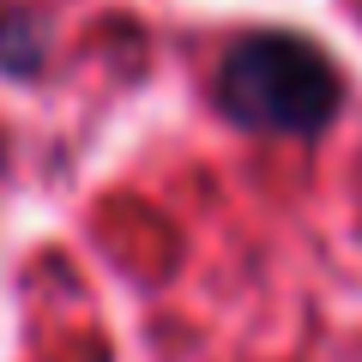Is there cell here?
<instances>
[{
	"label": "cell",
	"mask_w": 362,
	"mask_h": 362,
	"mask_svg": "<svg viewBox=\"0 0 362 362\" xmlns=\"http://www.w3.org/2000/svg\"><path fill=\"white\" fill-rule=\"evenodd\" d=\"M42 54H49V30L30 13H0V73L6 78H30L42 73Z\"/></svg>",
	"instance_id": "obj_2"
},
{
	"label": "cell",
	"mask_w": 362,
	"mask_h": 362,
	"mask_svg": "<svg viewBox=\"0 0 362 362\" xmlns=\"http://www.w3.org/2000/svg\"><path fill=\"white\" fill-rule=\"evenodd\" d=\"M338 73L296 30H254L235 37L218 61V109L247 133L314 139L338 115Z\"/></svg>",
	"instance_id": "obj_1"
}]
</instances>
